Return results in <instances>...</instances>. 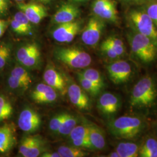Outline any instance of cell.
I'll return each mask as SVG.
<instances>
[{"instance_id":"6da1fadb","label":"cell","mask_w":157,"mask_h":157,"mask_svg":"<svg viewBox=\"0 0 157 157\" xmlns=\"http://www.w3.org/2000/svg\"><path fill=\"white\" fill-rule=\"evenodd\" d=\"M129 25L135 31L151 40L157 46V28L142 6H135L126 13Z\"/></svg>"},{"instance_id":"7a4b0ae2","label":"cell","mask_w":157,"mask_h":157,"mask_svg":"<svg viewBox=\"0 0 157 157\" xmlns=\"http://www.w3.org/2000/svg\"><path fill=\"white\" fill-rule=\"evenodd\" d=\"M157 89L153 78L146 76L135 84L132 91L130 103L136 108H144L152 105L156 100Z\"/></svg>"},{"instance_id":"3957f363","label":"cell","mask_w":157,"mask_h":157,"mask_svg":"<svg viewBox=\"0 0 157 157\" xmlns=\"http://www.w3.org/2000/svg\"><path fill=\"white\" fill-rule=\"evenodd\" d=\"M144 128V122L137 117L122 116L111 121L110 132L119 139H131L140 135Z\"/></svg>"},{"instance_id":"277c9868","label":"cell","mask_w":157,"mask_h":157,"mask_svg":"<svg viewBox=\"0 0 157 157\" xmlns=\"http://www.w3.org/2000/svg\"><path fill=\"white\" fill-rule=\"evenodd\" d=\"M132 52L144 63L154 61L157 57V46L151 40L133 30L128 34Z\"/></svg>"},{"instance_id":"5b68a950","label":"cell","mask_w":157,"mask_h":157,"mask_svg":"<svg viewBox=\"0 0 157 157\" xmlns=\"http://www.w3.org/2000/svg\"><path fill=\"white\" fill-rule=\"evenodd\" d=\"M54 54L59 61L75 69L87 67L92 62L89 54L76 47L59 48L56 49Z\"/></svg>"},{"instance_id":"8992f818","label":"cell","mask_w":157,"mask_h":157,"mask_svg":"<svg viewBox=\"0 0 157 157\" xmlns=\"http://www.w3.org/2000/svg\"><path fill=\"white\" fill-rule=\"evenodd\" d=\"M104 27V21L100 18L95 16L90 18L82 34V40L84 44L91 47L97 45Z\"/></svg>"},{"instance_id":"52a82bcc","label":"cell","mask_w":157,"mask_h":157,"mask_svg":"<svg viewBox=\"0 0 157 157\" xmlns=\"http://www.w3.org/2000/svg\"><path fill=\"white\" fill-rule=\"evenodd\" d=\"M94 16L114 23L119 22L116 4L113 0H95L92 4Z\"/></svg>"},{"instance_id":"ba28073f","label":"cell","mask_w":157,"mask_h":157,"mask_svg":"<svg viewBox=\"0 0 157 157\" xmlns=\"http://www.w3.org/2000/svg\"><path fill=\"white\" fill-rule=\"evenodd\" d=\"M109 77L115 84L124 83L130 78L132 69L129 62L119 60L109 64L107 67Z\"/></svg>"},{"instance_id":"9c48e42d","label":"cell","mask_w":157,"mask_h":157,"mask_svg":"<svg viewBox=\"0 0 157 157\" xmlns=\"http://www.w3.org/2000/svg\"><path fill=\"white\" fill-rule=\"evenodd\" d=\"M41 120L39 114L31 108H25L19 116L18 126L26 133H33L39 129Z\"/></svg>"},{"instance_id":"30bf717a","label":"cell","mask_w":157,"mask_h":157,"mask_svg":"<svg viewBox=\"0 0 157 157\" xmlns=\"http://www.w3.org/2000/svg\"><path fill=\"white\" fill-rule=\"evenodd\" d=\"M80 29L78 21L59 24L52 33L53 39L59 43H71Z\"/></svg>"},{"instance_id":"8fae6325","label":"cell","mask_w":157,"mask_h":157,"mask_svg":"<svg viewBox=\"0 0 157 157\" xmlns=\"http://www.w3.org/2000/svg\"><path fill=\"white\" fill-rule=\"evenodd\" d=\"M17 142L16 129L13 124L0 126V154H6L11 151Z\"/></svg>"},{"instance_id":"7c38bea8","label":"cell","mask_w":157,"mask_h":157,"mask_svg":"<svg viewBox=\"0 0 157 157\" xmlns=\"http://www.w3.org/2000/svg\"><path fill=\"white\" fill-rule=\"evenodd\" d=\"M17 6L21 11L26 16L30 22L34 24L39 23L47 15L45 6L36 2L23 3L19 2Z\"/></svg>"},{"instance_id":"4fadbf2b","label":"cell","mask_w":157,"mask_h":157,"mask_svg":"<svg viewBox=\"0 0 157 157\" xmlns=\"http://www.w3.org/2000/svg\"><path fill=\"white\" fill-rule=\"evenodd\" d=\"M80 15L78 6L71 3H64L58 9L52 17L53 22L62 24L72 22Z\"/></svg>"},{"instance_id":"5bb4252c","label":"cell","mask_w":157,"mask_h":157,"mask_svg":"<svg viewBox=\"0 0 157 157\" xmlns=\"http://www.w3.org/2000/svg\"><path fill=\"white\" fill-rule=\"evenodd\" d=\"M34 101L39 104H48L56 101L57 98L56 91L46 83H39L31 94Z\"/></svg>"},{"instance_id":"9a60e30c","label":"cell","mask_w":157,"mask_h":157,"mask_svg":"<svg viewBox=\"0 0 157 157\" xmlns=\"http://www.w3.org/2000/svg\"><path fill=\"white\" fill-rule=\"evenodd\" d=\"M71 103L80 109H87L90 107V100L87 95L78 84H71L67 90Z\"/></svg>"},{"instance_id":"2e32d148","label":"cell","mask_w":157,"mask_h":157,"mask_svg":"<svg viewBox=\"0 0 157 157\" xmlns=\"http://www.w3.org/2000/svg\"><path fill=\"white\" fill-rule=\"evenodd\" d=\"M120 107V101L117 95L111 93H105L98 101V108L102 113L111 115L117 113Z\"/></svg>"},{"instance_id":"e0dca14e","label":"cell","mask_w":157,"mask_h":157,"mask_svg":"<svg viewBox=\"0 0 157 157\" xmlns=\"http://www.w3.org/2000/svg\"><path fill=\"white\" fill-rule=\"evenodd\" d=\"M43 78L46 84L59 92L64 93L66 91V84L61 74L56 69L48 67L45 69Z\"/></svg>"},{"instance_id":"ac0fdd59","label":"cell","mask_w":157,"mask_h":157,"mask_svg":"<svg viewBox=\"0 0 157 157\" xmlns=\"http://www.w3.org/2000/svg\"><path fill=\"white\" fill-rule=\"evenodd\" d=\"M89 138L91 149L101 150L106 145V141L103 132L99 127L94 124H89Z\"/></svg>"},{"instance_id":"d6986e66","label":"cell","mask_w":157,"mask_h":157,"mask_svg":"<svg viewBox=\"0 0 157 157\" xmlns=\"http://www.w3.org/2000/svg\"><path fill=\"white\" fill-rule=\"evenodd\" d=\"M116 151L119 157H136L139 154V147L135 143L122 142L118 144Z\"/></svg>"},{"instance_id":"ffe728a7","label":"cell","mask_w":157,"mask_h":157,"mask_svg":"<svg viewBox=\"0 0 157 157\" xmlns=\"http://www.w3.org/2000/svg\"><path fill=\"white\" fill-rule=\"evenodd\" d=\"M78 123V119L71 114L67 113L57 133L62 136H67Z\"/></svg>"},{"instance_id":"44dd1931","label":"cell","mask_w":157,"mask_h":157,"mask_svg":"<svg viewBox=\"0 0 157 157\" xmlns=\"http://www.w3.org/2000/svg\"><path fill=\"white\" fill-rule=\"evenodd\" d=\"M140 157H157V140L153 138H148L144 144L139 148Z\"/></svg>"},{"instance_id":"7402d4cb","label":"cell","mask_w":157,"mask_h":157,"mask_svg":"<svg viewBox=\"0 0 157 157\" xmlns=\"http://www.w3.org/2000/svg\"><path fill=\"white\" fill-rule=\"evenodd\" d=\"M13 108L8 97L0 94V122L8 120L13 113Z\"/></svg>"},{"instance_id":"603a6c76","label":"cell","mask_w":157,"mask_h":157,"mask_svg":"<svg viewBox=\"0 0 157 157\" xmlns=\"http://www.w3.org/2000/svg\"><path fill=\"white\" fill-rule=\"evenodd\" d=\"M80 75H82L84 78L90 80L93 83L98 85L100 86L101 89L104 86V80L101 76V73H100L97 69L89 68L86 69L84 70V71L78 73Z\"/></svg>"},{"instance_id":"cb8c5ba5","label":"cell","mask_w":157,"mask_h":157,"mask_svg":"<svg viewBox=\"0 0 157 157\" xmlns=\"http://www.w3.org/2000/svg\"><path fill=\"white\" fill-rule=\"evenodd\" d=\"M58 152L61 157H82L86 155V153L80 148L75 146H61L58 148Z\"/></svg>"},{"instance_id":"d4e9b609","label":"cell","mask_w":157,"mask_h":157,"mask_svg":"<svg viewBox=\"0 0 157 157\" xmlns=\"http://www.w3.org/2000/svg\"><path fill=\"white\" fill-rule=\"evenodd\" d=\"M79 83L83 90L88 92L91 95L95 96L98 95L101 91V88L98 85L93 83L90 80L84 78L82 75L78 73Z\"/></svg>"},{"instance_id":"484cf974","label":"cell","mask_w":157,"mask_h":157,"mask_svg":"<svg viewBox=\"0 0 157 157\" xmlns=\"http://www.w3.org/2000/svg\"><path fill=\"white\" fill-rule=\"evenodd\" d=\"M39 48V47L35 43L28 44L20 47L17 52L16 57L17 61L21 64L22 62L30 56L34 51Z\"/></svg>"},{"instance_id":"4316f807","label":"cell","mask_w":157,"mask_h":157,"mask_svg":"<svg viewBox=\"0 0 157 157\" xmlns=\"http://www.w3.org/2000/svg\"><path fill=\"white\" fill-rule=\"evenodd\" d=\"M105 41L112 47L119 57L124 56L126 53V47L121 39L116 36H109Z\"/></svg>"},{"instance_id":"83f0119b","label":"cell","mask_w":157,"mask_h":157,"mask_svg":"<svg viewBox=\"0 0 157 157\" xmlns=\"http://www.w3.org/2000/svg\"><path fill=\"white\" fill-rule=\"evenodd\" d=\"M89 124L76 125L67 136L70 141L89 137Z\"/></svg>"},{"instance_id":"f1b7e54d","label":"cell","mask_w":157,"mask_h":157,"mask_svg":"<svg viewBox=\"0 0 157 157\" xmlns=\"http://www.w3.org/2000/svg\"><path fill=\"white\" fill-rule=\"evenodd\" d=\"M44 151V141L40 137L36 136L33 143L31 147L25 157H37L40 156V155Z\"/></svg>"},{"instance_id":"f546056e","label":"cell","mask_w":157,"mask_h":157,"mask_svg":"<svg viewBox=\"0 0 157 157\" xmlns=\"http://www.w3.org/2000/svg\"><path fill=\"white\" fill-rule=\"evenodd\" d=\"M142 7L157 28V0H146Z\"/></svg>"},{"instance_id":"4dcf8cb0","label":"cell","mask_w":157,"mask_h":157,"mask_svg":"<svg viewBox=\"0 0 157 157\" xmlns=\"http://www.w3.org/2000/svg\"><path fill=\"white\" fill-rule=\"evenodd\" d=\"M11 54V48L8 44L0 43V71L6 67Z\"/></svg>"},{"instance_id":"1f68e13d","label":"cell","mask_w":157,"mask_h":157,"mask_svg":"<svg viewBox=\"0 0 157 157\" xmlns=\"http://www.w3.org/2000/svg\"><path fill=\"white\" fill-rule=\"evenodd\" d=\"M10 75L22 80L28 85L32 82V78L29 73L24 67L21 66H16L13 67L10 73Z\"/></svg>"},{"instance_id":"d6a6232c","label":"cell","mask_w":157,"mask_h":157,"mask_svg":"<svg viewBox=\"0 0 157 157\" xmlns=\"http://www.w3.org/2000/svg\"><path fill=\"white\" fill-rule=\"evenodd\" d=\"M36 136H29L23 138L19 146V154L21 156L26 157V155L33 143Z\"/></svg>"},{"instance_id":"836d02e7","label":"cell","mask_w":157,"mask_h":157,"mask_svg":"<svg viewBox=\"0 0 157 157\" xmlns=\"http://www.w3.org/2000/svg\"><path fill=\"white\" fill-rule=\"evenodd\" d=\"M8 87L13 90L25 89L29 86L28 84H26L22 80L10 75L8 78Z\"/></svg>"},{"instance_id":"e575fe53","label":"cell","mask_w":157,"mask_h":157,"mask_svg":"<svg viewBox=\"0 0 157 157\" xmlns=\"http://www.w3.org/2000/svg\"><path fill=\"white\" fill-rule=\"evenodd\" d=\"M66 114L67 113H65L58 114L51 119L50 124H49V127L51 131H52L54 133H57L59 128H60L62 122L65 117Z\"/></svg>"},{"instance_id":"d590c367","label":"cell","mask_w":157,"mask_h":157,"mask_svg":"<svg viewBox=\"0 0 157 157\" xmlns=\"http://www.w3.org/2000/svg\"><path fill=\"white\" fill-rule=\"evenodd\" d=\"M40 57V52L39 48L37 49L35 51L28 56L26 59H25L22 62V65L23 66L26 67H31L35 66L39 61Z\"/></svg>"},{"instance_id":"8d00e7d4","label":"cell","mask_w":157,"mask_h":157,"mask_svg":"<svg viewBox=\"0 0 157 157\" xmlns=\"http://www.w3.org/2000/svg\"><path fill=\"white\" fill-rule=\"evenodd\" d=\"M13 19L17 21L20 24H21L23 26H24L30 32H31L32 31V25L30 24L31 22L22 12L19 11L17 12L14 15Z\"/></svg>"},{"instance_id":"74e56055","label":"cell","mask_w":157,"mask_h":157,"mask_svg":"<svg viewBox=\"0 0 157 157\" xmlns=\"http://www.w3.org/2000/svg\"><path fill=\"white\" fill-rule=\"evenodd\" d=\"M101 50L108 58L110 59H117L120 58L116 53V52L113 50L112 47L105 40L101 44Z\"/></svg>"},{"instance_id":"f35d334b","label":"cell","mask_w":157,"mask_h":157,"mask_svg":"<svg viewBox=\"0 0 157 157\" xmlns=\"http://www.w3.org/2000/svg\"><path fill=\"white\" fill-rule=\"evenodd\" d=\"M10 25H11L12 30L17 34L27 35L31 33V32H30L24 26H23L21 24H20L14 19L12 20L11 22L10 23Z\"/></svg>"},{"instance_id":"ab89813d","label":"cell","mask_w":157,"mask_h":157,"mask_svg":"<svg viewBox=\"0 0 157 157\" xmlns=\"http://www.w3.org/2000/svg\"><path fill=\"white\" fill-rule=\"evenodd\" d=\"M71 143L73 146L78 148H91V145L90 143L89 137L83 139H80L77 140L71 141Z\"/></svg>"},{"instance_id":"60d3db41","label":"cell","mask_w":157,"mask_h":157,"mask_svg":"<svg viewBox=\"0 0 157 157\" xmlns=\"http://www.w3.org/2000/svg\"><path fill=\"white\" fill-rule=\"evenodd\" d=\"M121 2L124 3L125 5L131 6H142L146 0H119Z\"/></svg>"},{"instance_id":"b9f144b4","label":"cell","mask_w":157,"mask_h":157,"mask_svg":"<svg viewBox=\"0 0 157 157\" xmlns=\"http://www.w3.org/2000/svg\"><path fill=\"white\" fill-rule=\"evenodd\" d=\"M9 1L8 0H0V15L6 14L8 10Z\"/></svg>"},{"instance_id":"7bdbcfd3","label":"cell","mask_w":157,"mask_h":157,"mask_svg":"<svg viewBox=\"0 0 157 157\" xmlns=\"http://www.w3.org/2000/svg\"><path fill=\"white\" fill-rule=\"evenodd\" d=\"M8 22L6 21L0 19V38L5 33L6 29L8 28Z\"/></svg>"},{"instance_id":"ee69618b","label":"cell","mask_w":157,"mask_h":157,"mask_svg":"<svg viewBox=\"0 0 157 157\" xmlns=\"http://www.w3.org/2000/svg\"><path fill=\"white\" fill-rule=\"evenodd\" d=\"M40 157H61L60 154L58 152H43Z\"/></svg>"},{"instance_id":"f6af8a7d","label":"cell","mask_w":157,"mask_h":157,"mask_svg":"<svg viewBox=\"0 0 157 157\" xmlns=\"http://www.w3.org/2000/svg\"><path fill=\"white\" fill-rule=\"evenodd\" d=\"M108 157H119V155L118 154V152L116 151L113 152L112 153L109 154Z\"/></svg>"},{"instance_id":"bcb514c9","label":"cell","mask_w":157,"mask_h":157,"mask_svg":"<svg viewBox=\"0 0 157 157\" xmlns=\"http://www.w3.org/2000/svg\"><path fill=\"white\" fill-rule=\"evenodd\" d=\"M41 2H43V3H48L50 2L51 0H37Z\"/></svg>"},{"instance_id":"7dc6e473","label":"cell","mask_w":157,"mask_h":157,"mask_svg":"<svg viewBox=\"0 0 157 157\" xmlns=\"http://www.w3.org/2000/svg\"><path fill=\"white\" fill-rule=\"evenodd\" d=\"M73 2H84L86 1H87V0H71Z\"/></svg>"},{"instance_id":"c3c4849f","label":"cell","mask_w":157,"mask_h":157,"mask_svg":"<svg viewBox=\"0 0 157 157\" xmlns=\"http://www.w3.org/2000/svg\"><path fill=\"white\" fill-rule=\"evenodd\" d=\"M15 1H18V2H21V1H22L23 0H15Z\"/></svg>"}]
</instances>
